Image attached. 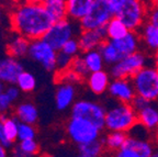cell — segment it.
<instances>
[{
    "instance_id": "obj_15",
    "label": "cell",
    "mask_w": 158,
    "mask_h": 157,
    "mask_svg": "<svg viewBox=\"0 0 158 157\" xmlns=\"http://www.w3.org/2000/svg\"><path fill=\"white\" fill-rule=\"evenodd\" d=\"M106 40L108 37H106V28L94 30V31H81L78 36L80 52L87 53V52L99 49Z\"/></svg>"
},
{
    "instance_id": "obj_20",
    "label": "cell",
    "mask_w": 158,
    "mask_h": 157,
    "mask_svg": "<svg viewBox=\"0 0 158 157\" xmlns=\"http://www.w3.org/2000/svg\"><path fill=\"white\" fill-rule=\"evenodd\" d=\"M94 0H67V19L80 22L89 15Z\"/></svg>"
},
{
    "instance_id": "obj_13",
    "label": "cell",
    "mask_w": 158,
    "mask_h": 157,
    "mask_svg": "<svg viewBox=\"0 0 158 157\" xmlns=\"http://www.w3.org/2000/svg\"><path fill=\"white\" fill-rule=\"evenodd\" d=\"M109 96L118 103H130L136 97L131 79H112L108 89Z\"/></svg>"
},
{
    "instance_id": "obj_50",
    "label": "cell",
    "mask_w": 158,
    "mask_h": 157,
    "mask_svg": "<svg viewBox=\"0 0 158 157\" xmlns=\"http://www.w3.org/2000/svg\"><path fill=\"white\" fill-rule=\"evenodd\" d=\"M0 112H1V111H0Z\"/></svg>"
},
{
    "instance_id": "obj_30",
    "label": "cell",
    "mask_w": 158,
    "mask_h": 157,
    "mask_svg": "<svg viewBox=\"0 0 158 157\" xmlns=\"http://www.w3.org/2000/svg\"><path fill=\"white\" fill-rule=\"evenodd\" d=\"M19 120L13 118H8V120L3 123L6 134L11 143H13L18 138V131H19Z\"/></svg>"
},
{
    "instance_id": "obj_37",
    "label": "cell",
    "mask_w": 158,
    "mask_h": 157,
    "mask_svg": "<svg viewBox=\"0 0 158 157\" xmlns=\"http://www.w3.org/2000/svg\"><path fill=\"white\" fill-rule=\"evenodd\" d=\"M149 101H147L146 99L142 98V97L139 96H136L135 98H134V100L132 101V107L134 108V110L136 111V112H139L141 110H143L145 107H147L148 104H149Z\"/></svg>"
},
{
    "instance_id": "obj_2",
    "label": "cell",
    "mask_w": 158,
    "mask_h": 157,
    "mask_svg": "<svg viewBox=\"0 0 158 157\" xmlns=\"http://www.w3.org/2000/svg\"><path fill=\"white\" fill-rule=\"evenodd\" d=\"M113 17L118 18L132 32H138L146 23L148 2L139 0H108Z\"/></svg>"
},
{
    "instance_id": "obj_21",
    "label": "cell",
    "mask_w": 158,
    "mask_h": 157,
    "mask_svg": "<svg viewBox=\"0 0 158 157\" xmlns=\"http://www.w3.org/2000/svg\"><path fill=\"white\" fill-rule=\"evenodd\" d=\"M30 43L31 41L19 34H15L10 37L7 44V49L9 56L13 58H20L29 54Z\"/></svg>"
},
{
    "instance_id": "obj_18",
    "label": "cell",
    "mask_w": 158,
    "mask_h": 157,
    "mask_svg": "<svg viewBox=\"0 0 158 157\" xmlns=\"http://www.w3.org/2000/svg\"><path fill=\"white\" fill-rule=\"evenodd\" d=\"M111 80V76L109 74V71L106 70L91 73L86 78L87 86L90 89V91L96 96H101L104 92H106Z\"/></svg>"
},
{
    "instance_id": "obj_39",
    "label": "cell",
    "mask_w": 158,
    "mask_h": 157,
    "mask_svg": "<svg viewBox=\"0 0 158 157\" xmlns=\"http://www.w3.org/2000/svg\"><path fill=\"white\" fill-rule=\"evenodd\" d=\"M11 103H12V101L8 97L7 93L3 92L0 95V111L1 112L3 113L5 111H7L11 107Z\"/></svg>"
},
{
    "instance_id": "obj_43",
    "label": "cell",
    "mask_w": 158,
    "mask_h": 157,
    "mask_svg": "<svg viewBox=\"0 0 158 157\" xmlns=\"http://www.w3.org/2000/svg\"><path fill=\"white\" fill-rule=\"evenodd\" d=\"M6 91V89H5V83H2V81H0V95L1 93H3Z\"/></svg>"
},
{
    "instance_id": "obj_8",
    "label": "cell",
    "mask_w": 158,
    "mask_h": 157,
    "mask_svg": "<svg viewBox=\"0 0 158 157\" xmlns=\"http://www.w3.org/2000/svg\"><path fill=\"white\" fill-rule=\"evenodd\" d=\"M80 34L81 29L77 22L69 19H65L58 22H55L48 32L44 35L43 40L48 43L56 52H60L67 42L74 39L75 35Z\"/></svg>"
},
{
    "instance_id": "obj_40",
    "label": "cell",
    "mask_w": 158,
    "mask_h": 157,
    "mask_svg": "<svg viewBox=\"0 0 158 157\" xmlns=\"http://www.w3.org/2000/svg\"><path fill=\"white\" fill-rule=\"evenodd\" d=\"M6 93L8 95V97H9L10 99H11V101H15L17 100L18 98H19V95H20V89L18 88L17 86H9L7 89H6L5 91Z\"/></svg>"
},
{
    "instance_id": "obj_7",
    "label": "cell",
    "mask_w": 158,
    "mask_h": 157,
    "mask_svg": "<svg viewBox=\"0 0 158 157\" xmlns=\"http://www.w3.org/2000/svg\"><path fill=\"white\" fill-rule=\"evenodd\" d=\"M106 107L97 101L87 99L76 101L70 110V118H78L88 121L100 131H103L106 126Z\"/></svg>"
},
{
    "instance_id": "obj_16",
    "label": "cell",
    "mask_w": 158,
    "mask_h": 157,
    "mask_svg": "<svg viewBox=\"0 0 158 157\" xmlns=\"http://www.w3.org/2000/svg\"><path fill=\"white\" fill-rule=\"evenodd\" d=\"M137 120L141 126L155 135L158 130V102H151L143 110L137 112Z\"/></svg>"
},
{
    "instance_id": "obj_41",
    "label": "cell",
    "mask_w": 158,
    "mask_h": 157,
    "mask_svg": "<svg viewBox=\"0 0 158 157\" xmlns=\"http://www.w3.org/2000/svg\"><path fill=\"white\" fill-rule=\"evenodd\" d=\"M152 65L158 69V51L152 54Z\"/></svg>"
},
{
    "instance_id": "obj_10",
    "label": "cell",
    "mask_w": 158,
    "mask_h": 157,
    "mask_svg": "<svg viewBox=\"0 0 158 157\" xmlns=\"http://www.w3.org/2000/svg\"><path fill=\"white\" fill-rule=\"evenodd\" d=\"M112 18L113 15L109 7L108 0H94L89 15L79 22V25L81 31H94L106 28Z\"/></svg>"
},
{
    "instance_id": "obj_46",
    "label": "cell",
    "mask_w": 158,
    "mask_h": 157,
    "mask_svg": "<svg viewBox=\"0 0 158 157\" xmlns=\"http://www.w3.org/2000/svg\"><path fill=\"white\" fill-rule=\"evenodd\" d=\"M155 138L157 140V143H158V130L156 131V133H155Z\"/></svg>"
},
{
    "instance_id": "obj_49",
    "label": "cell",
    "mask_w": 158,
    "mask_h": 157,
    "mask_svg": "<svg viewBox=\"0 0 158 157\" xmlns=\"http://www.w3.org/2000/svg\"><path fill=\"white\" fill-rule=\"evenodd\" d=\"M156 2H157V3H158V1H156Z\"/></svg>"
},
{
    "instance_id": "obj_14",
    "label": "cell",
    "mask_w": 158,
    "mask_h": 157,
    "mask_svg": "<svg viewBox=\"0 0 158 157\" xmlns=\"http://www.w3.org/2000/svg\"><path fill=\"white\" fill-rule=\"evenodd\" d=\"M22 64L17 58L6 56L0 58V81L9 83L11 86L17 85L19 76L23 73Z\"/></svg>"
},
{
    "instance_id": "obj_4",
    "label": "cell",
    "mask_w": 158,
    "mask_h": 157,
    "mask_svg": "<svg viewBox=\"0 0 158 157\" xmlns=\"http://www.w3.org/2000/svg\"><path fill=\"white\" fill-rule=\"evenodd\" d=\"M138 124L137 112L130 103H114L106 109V132H131Z\"/></svg>"
},
{
    "instance_id": "obj_3",
    "label": "cell",
    "mask_w": 158,
    "mask_h": 157,
    "mask_svg": "<svg viewBox=\"0 0 158 157\" xmlns=\"http://www.w3.org/2000/svg\"><path fill=\"white\" fill-rule=\"evenodd\" d=\"M142 49V42L138 32H130L125 37L121 40H106L100 46L99 51L101 53L106 65L113 66L130 55Z\"/></svg>"
},
{
    "instance_id": "obj_33",
    "label": "cell",
    "mask_w": 158,
    "mask_h": 157,
    "mask_svg": "<svg viewBox=\"0 0 158 157\" xmlns=\"http://www.w3.org/2000/svg\"><path fill=\"white\" fill-rule=\"evenodd\" d=\"M74 61V57L69 56V55L65 54L64 52H58L57 53V58H56V69L58 71H65L67 69L70 68Z\"/></svg>"
},
{
    "instance_id": "obj_45",
    "label": "cell",
    "mask_w": 158,
    "mask_h": 157,
    "mask_svg": "<svg viewBox=\"0 0 158 157\" xmlns=\"http://www.w3.org/2000/svg\"><path fill=\"white\" fill-rule=\"evenodd\" d=\"M2 15H3L2 8H1V6H0V21H1V19H2Z\"/></svg>"
},
{
    "instance_id": "obj_27",
    "label": "cell",
    "mask_w": 158,
    "mask_h": 157,
    "mask_svg": "<svg viewBox=\"0 0 158 157\" xmlns=\"http://www.w3.org/2000/svg\"><path fill=\"white\" fill-rule=\"evenodd\" d=\"M79 155H84V156H91V157H101L106 152L103 140L99 138L94 142L87 143L85 145L78 146Z\"/></svg>"
},
{
    "instance_id": "obj_6",
    "label": "cell",
    "mask_w": 158,
    "mask_h": 157,
    "mask_svg": "<svg viewBox=\"0 0 158 157\" xmlns=\"http://www.w3.org/2000/svg\"><path fill=\"white\" fill-rule=\"evenodd\" d=\"M136 96L149 102H158V69L153 65L146 66L131 79Z\"/></svg>"
},
{
    "instance_id": "obj_9",
    "label": "cell",
    "mask_w": 158,
    "mask_h": 157,
    "mask_svg": "<svg viewBox=\"0 0 158 157\" xmlns=\"http://www.w3.org/2000/svg\"><path fill=\"white\" fill-rule=\"evenodd\" d=\"M66 132L69 140L77 146H80L101 138L102 131L86 120L70 118L66 124Z\"/></svg>"
},
{
    "instance_id": "obj_26",
    "label": "cell",
    "mask_w": 158,
    "mask_h": 157,
    "mask_svg": "<svg viewBox=\"0 0 158 157\" xmlns=\"http://www.w3.org/2000/svg\"><path fill=\"white\" fill-rule=\"evenodd\" d=\"M81 57L90 74L91 73H97V71L100 70H104L106 63H104V59L99 49L84 53Z\"/></svg>"
},
{
    "instance_id": "obj_42",
    "label": "cell",
    "mask_w": 158,
    "mask_h": 157,
    "mask_svg": "<svg viewBox=\"0 0 158 157\" xmlns=\"http://www.w3.org/2000/svg\"><path fill=\"white\" fill-rule=\"evenodd\" d=\"M0 157H7V152H6V148L3 146L0 145Z\"/></svg>"
},
{
    "instance_id": "obj_12",
    "label": "cell",
    "mask_w": 158,
    "mask_h": 157,
    "mask_svg": "<svg viewBox=\"0 0 158 157\" xmlns=\"http://www.w3.org/2000/svg\"><path fill=\"white\" fill-rule=\"evenodd\" d=\"M57 53L48 43L43 39L35 40L30 43L29 56L33 61L37 62L47 71H53L56 69Z\"/></svg>"
},
{
    "instance_id": "obj_48",
    "label": "cell",
    "mask_w": 158,
    "mask_h": 157,
    "mask_svg": "<svg viewBox=\"0 0 158 157\" xmlns=\"http://www.w3.org/2000/svg\"><path fill=\"white\" fill-rule=\"evenodd\" d=\"M44 157H53V156H51V155H45Z\"/></svg>"
},
{
    "instance_id": "obj_17",
    "label": "cell",
    "mask_w": 158,
    "mask_h": 157,
    "mask_svg": "<svg viewBox=\"0 0 158 157\" xmlns=\"http://www.w3.org/2000/svg\"><path fill=\"white\" fill-rule=\"evenodd\" d=\"M138 34L141 37L142 49L151 55L158 51V27L146 22L138 31Z\"/></svg>"
},
{
    "instance_id": "obj_22",
    "label": "cell",
    "mask_w": 158,
    "mask_h": 157,
    "mask_svg": "<svg viewBox=\"0 0 158 157\" xmlns=\"http://www.w3.org/2000/svg\"><path fill=\"white\" fill-rule=\"evenodd\" d=\"M127 138L128 134H126V133L106 132V134L102 138L104 147H106V152L109 153V154H112V153L122 148L126 143Z\"/></svg>"
},
{
    "instance_id": "obj_35",
    "label": "cell",
    "mask_w": 158,
    "mask_h": 157,
    "mask_svg": "<svg viewBox=\"0 0 158 157\" xmlns=\"http://www.w3.org/2000/svg\"><path fill=\"white\" fill-rule=\"evenodd\" d=\"M62 52H64L65 54L69 55V56L74 57V58L78 56V53L80 52V46H79L78 39L74 37V39H72L70 41L67 42L66 44L63 46Z\"/></svg>"
},
{
    "instance_id": "obj_36",
    "label": "cell",
    "mask_w": 158,
    "mask_h": 157,
    "mask_svg": "<svg viewBox=\"0 0 158 157\" xmlns=\"http://www.w3.org/2000/svg\"><path fill=\"white\" fill-rule=\"evenodd\" d=\"M146 22L158 27V3L156 1H151L148 2L147 9V19Z\"/></svg>"
},
{
    "instance_id": "obj_19",
    "label": "cell",
    "mask_w": 158,
    "mask_h": 157,
    "mask_svg": "<svg viewBox=\"0 0 158 157\" xmlns=\"http://www.w3.org/2000/svg\"><path fill=\"white\" fill-rule=\"evenodd\" d=\"M76 98V88L70 83H59L55 92V103L56 108L60 111L72 108Z\"/></svg>"
},
{
    "instance_id": "obj_32",
    "label": "cell",
    "mask_w": 158,
    "mask_h": 157,
    "mask_svg": "<svg viewBox=\"0 0 158 157\" xmlns=\"http://www.w3.org/2000/svg\"><path fill=\"white\" fill-rule=\"evenodd\" d=\"M70 69H72L73 71H75L78 76L81 77L82 79L87 78V77L89 76V74H90L81 56L75 57L74 61H73L72 66H70Z\"/></svg>"
},
{
    "instance_id": "obj_34",
    "label": "cell",
    "mask_w": 158,
    "mask_h": 157,
    "mask_svg": "<svg viewBox=\"0 0 158 157\" xmlns=\"http://www.w3.org/2000/svg\"><path fill=\"white\" fill-rule=\"evenodd\" d=\"M59 79H60V83H70V85H76L77 83L81 81V77L73 71L72 69L69 68L65 71H58Z\"/></svg>"
},
{
    "instance_id": "obj_25",
    "label": "cell",
    "mask_w": 158,
    "mask_h": 157,
    "mask_svg": "<svg viewBox=\"0 0 158 157\" xmlns=\"http://www.w3.org/2000/svg\"><path fill=\"white\" fill-rule=\"evenodd\" d=\"M106 31L108 40H112V41L123 39L131 32L121 20L115 17L112 18L110 22L106 25Z\"/></svg>"
},
{
    "instance_id": "obj_24",
    "label": "cell",
    "mask_w": 158,
    "mask_h": 157,
    "mask_svg": "<svg viewBox=\"0 0 158 157\" xmlns=\"http://www.w3.org/2000/svg\"><path fill=\"white\" fill-rule=\"evenodd\" d=\"M15 112H17V118L19 122L25 123V124L33 125L39 118V112H37L36 107L30 102L19 104Z\"/></svg>"
},
{
    "instance_id": "obj_1",
    "label": "cell",
    "mask_w": 158,
    "mask_h": 157,
    "mask_svg": "<svg viewBox=\"0 0 158 157\" xmlns=\"http://www.w3.org/2000/svg\"><path fill=\"white\" fill-rule=\"evenodd\" d=\"M10 22L17 34L32 42L43 39L55 21L43 1H31L18 6L10 15Z\"/></svg>"
},
{
    "instance_id": "obj_29",
    "label": "cell",
    "mask_w": 158,
    "mask_h": 157,
    "mask_svg": "<svg viewBox=\"0 0 158 157\" xmlns=\"http://www.w3.org/2000/svg\"><path fill=\"white\" fill-rule=\"evenodd\" d=\"M17 87L24 92L33 91L36 87V79H35L34 75L24 70L18 78Z\"/></svg>"
},
{
    "instance_id": "obj_47",
    "label": "cell",
    "mask_w": 158,
    "mask_h": 157,
    "mask_svg": "<svg viewBox=\"0 0 158 157\" xmlns=\"http://www.w3.org/2000/svg\"><path fill=\"white\" fill-rule=\"evenodd\" d=\"M76 157H91V156H84V155H78V156H76Z\"/></svg>"
},
{
    "instance_id": "obj_31",
    "label": "cell",
    "mask_w": 158,
    "mask_h": 157,
    "mask_svg": "<svg viewBox=\"0 0 158 157\" xmlns=\"http://www.w3.org/2000/svg\"><path fill=\"white\" fill-rule=\"evenodd\" d=\"M35 138V129L32 125L25 124V123H19V131H18V140L27 141V140H34Z\"/></svg>"
},
{
    "instance_id": "obj_44",
    "label": "cell",
    "mask_w": 158,
    "mask_h": 157,
    "mask_svg": "<svg viewBox=\"0 0 158 157\" xmlns=\"http://www.w3.org/2000/svg\"><path fill=\"white\" fill-rule=\"evenodd\" d=\"M151 157H158V146H157V145H156L155 151H154V153L152 154Z\"/></svg>"
},
{
    "instance_id": "obj_5",
    "label": "cell",
    "mask_w": 158,
    "mask_h": 157,
    "mask_svg": "<svg viewBox=\"0 0 158 157\" xmlns=\"http://www.w3.org/2000/svg\"><path fill=\"white\" fill-rule=\"evenodd\" d=\"M149 65H152V55L141 49L110 67L109 74L112 79H132Z\"/></svg>"
},
{
    "instance_id": "obj_11",
    "label": "cell",
    "mask_w": 158,
    "mask_h": 157,
    "mask_svg": "<svg viewBox=\"0 0 158 157\" xmlns=\"http://www.w3.org/2000/svg\"><path fill=\"white\" fill-rule=\"evenodd\" d=\"M156 145L152 138H137L128 135L122 148L109 155V157H151Z\"/></svg>"
},
{
    "instance_id": "obj_38",
    "label": "cell",
    "mask_w": 158,
    "mask_h": 157,
    "mask_svg": "<svg viewBox=\"0 0 158 157\" xmlns=\"http://www.w3.org/2000/svg\"><path fill=\"white\" fill-rule=\"evenodd\" d=\"M0 145L3 146L5 148L11 147V145H12V143L10 142L7 134H6L5 128H3V123H1V122H0Z\"/></svg>"
},
{
    "instance_id": "obj_23",
    "label": "cell",
    "mask_w": 158,
    "mask_h": 157,
    "mask_svg": "<svg viewBox=\"0 0 158 157\" xmlns=\"http://www.w3.org/2000/svg\"><path fill=\"white\" fill-rule=\"evenodd\" d=\"M43 5L55 22L67 19V1L65 0H45L43 1Z\"/></svg>"
},
{
    "instance_id": "obj_28",
    "label": "cell",
    "mask_w": 158,
    "mask_h": 157,
    "mask_svg": "<svg viewBox=\"0 0 158 157\" xmlns=\"http://www.w3.org/2000/svg\"><path fill=\"white\" fill-rule=\"evenodd\" d=\"M39 151V145L35 140H27L21 141L15 150V157H30L36 154Z\"/></svg>"
}]
</instances>
